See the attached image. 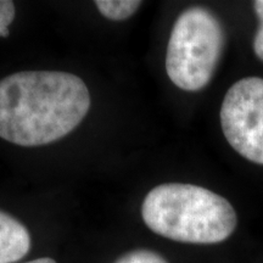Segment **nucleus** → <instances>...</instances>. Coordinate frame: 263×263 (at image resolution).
<instances>
[{
    "label": "nucleus",
    "instance_id": "nucleus-5",
    "mask_svg": "<svg viewBox=\"0 0 263 263\" xmlns=\"http://www.w3.org/2000/svg\"><path fill=\"white\" fill-rule=\"evenodd\" d=\"M32 240L18 219L0 210V263H16L28 255Z\"/></svg>",
    "mask_w": 263,
    "mask_h": 263
},
{
    "label": "nucleus",
    "instance_id": "nucleus-6",
    "mask_svg": "<svg viewBox=\"0 0 263 263\" xmlns=\"http://www.w3.org/2000/svg\"><path fill=\"white\" fill-rule=\"evenodd\" d=\"M100 14L112 21H123L129 18L140 8L138 0H97L94 3Z\"/></svg>",
    "mask_w": 263,
    "mask_h": 263
},
{
    "label": "nucleus",
    "instance_id": "nucleus-9",
    "mask_svg": "<svg viewBox=\"0 0 263 263\" xmlns=\"http://www.w3.org/2000/svg\"><path fill=\"white\" fill-rule=\"evenodd\" d=\"M252 6H254L255 14L258 18V28L256 31L252 47H254L256 57L263 61V0H256L252 3Z\"/></svg>",
    "mask_w": 263,
    "mask_h": 263
},
{
    "label": "nucleus",
    "instance_id": "nucleus-7",
    "mask_svg": "<svg viewBox=\"0 0 263 263\" xmlns=\"http://www.w3.org/2000/svg\"><path fill=\"white\" fill-rule=\"evenodd\" d=\"M114 263H168L160 254L147 249H137L128 251Z\"/></svg>",
    "mask_w": 263,
    "mask_h": 263
},
{
    "label": "nucleus",
    "instance_id": "nucleus-1",
    "mask_svg": "<svg viewBox=\"0 0 263 263\" xmlns=\"http://www.w3.org/2000/svg\"><path fill=\"white\" fill-rule=\"evenodd\" d=\"M90 93L78 76L16 72L0 81V138L20 146L54 143L87 116Z\"/></svg>",
    "mask_w": 263,
    "mask_h": 263
},
{
    "label": "nucleus",
    "instance_id": "nucleus-3",
    "mask_svg": "<svg viewBox=\"0 0 263 263\" xmlns=\"http://www.w3.org/2000/svg\"><path fill=\"white\" fill-rule=\"evenodd\" d=\"M218 17L202 6L184 10L174 22L166 52L171 82L185 91H199L212 80L224 49Z\"/></svg>",
    "mask_w": 263,
    "mask_h": 263
},
{
    "label": "nucleus",
    "instance_id": "nucleus-4",
    "mask_svg": "<svg viewBox=\"0 0 263 263\" xmlns=\"http://www.w3.org/2000/svg\"><path fill=\"white\" fill-rule=\"evenodd\" d=\"M221 127L229 145L263 166V80L245 77L229 88L221 106Z\"/></svg>",
    "mask_w": 263,
    "mask_h": 263
},
{
    "label": "nucleus",
    "instance_id": "nucleus-2",
    "mask_svg": "<svg viewBox=\"0 0 263 263\" xmlns=\"http://www.w3.org/2000/svg\"><path fill=\"white\" fill-rule=\"evenodd\" d=\"M141 217L155 234L195 245L219 244L238 226L234 207L226 197L186 183L151 189L141 205Z\"/></svg>",
    "mask_w": 263,
    "mask_h": 263
},
{
    "label": "nucleus",
    "instance_id": "nucleus-8",
    "mask_svg": "<svg viewBox=\"0 0 263 263\" xmlns=\"http://www.w3.org/2000/svg\"><path fill=\"white\" fill-rule=\"evenodd\" d=\"M16 16L15 4L10 0H0V37H9V26Z\"/></svg>",
    "mask_w": 263,
    "mask_h": 263
},
{
    "label": "nucleus",
    "instance_id": "nucleus-10",
    "mask_svg": "<svg viewBox=\"0 0 263 263\" xmlns=\"http://www.w3.org/2000/svg\"><path fill=\"white\" fill-rule=\"evenodd\" d=\"M24 263H57V261L51 257H41V258L32 259V261L24 262Z\"/></svg>",
    "mask_w": 263,
    "mask_h": 263
}]
</instances>
